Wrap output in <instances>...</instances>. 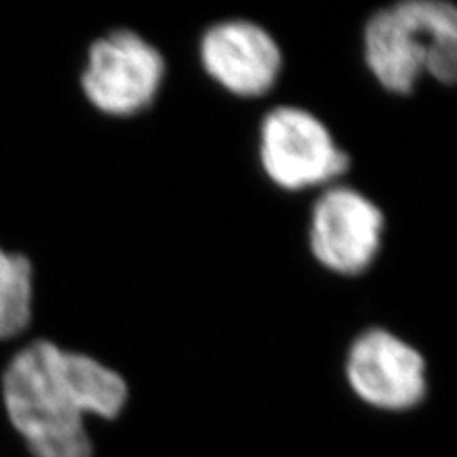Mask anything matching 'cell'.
<instances>
[{
    "label": "cell",
    "mask_w": 457,
    "mask_h": 457,
    "mask_svg": "<svg viewBox=\"0 0 457 457\" xmlns=\"http://www.w3.org/2000/svg\"><path fill=\"white\" fill-rule=\"evenodd\" d=\"M128 395L119 371L46 339L23 347L3 376L6 413L35 457H92L86 416L117 418Z\"/></svg>",
    "instance_id": "cell-1"
},
{
    "label": "cell",
    "mask_w": 457,
    "mask_h": 457,
    "mask_svg": "<svg viewBox=\"0 0 457 457\" xmlns=\"http://www.w3.org/2000/svg\"><path fill=\"white\" fill-rule=\"evenodd\" d=\"M370 75L391 94L410 96L423 77L453 84L457 10L442 0H404L371 13L362 35Z\"/></svg>",
    "instance_id": "cell-2"
},
{
    "label": "cell",
    "mask_w": 457,
    "mask_h": 457,
    "mask_svg": "<svg viewBox=\"0 0 457 457\" xmlns=\"http://www.w3.org/2000/svg\"><path fill=\"white\" fill-rule=\"evenodd\" d=\"M257 153L270 183L290 193L328 187L351 164L317 114L295 105H278L265 114Z\"/></svg>",
    "instance_id": "cell-3"
},
{
    "label": "cell",
    "mask_w": 457,
    "mask_h": 457,
    "mask_svg": "<svg viewBox=\"0 0 457 457\" xmlns=\"http://www.w3.org/2000/svg\"><path fill=\"white\" fill-rule=\"evenodd\" d=\"M164 79L161 50L130 29H114L90 45L80 88L96 111L128 119L154 104Z\"/></svg>",
    "instance_id": "cell-4"
},
{
    "label": "cell",
    "mask_w": 457,
    "mask_h": 457,
    "mask_svg": "<svg viewBox=\"0 0 457 457\" xmlns=\"http://www.w3.org/2000/svg\"><path fill=\"white\" fill-rule=\"evenodd\" d=\"M385 213L361 191L330 185L314 200L309 221V248L314 260L336 275H362L378 260Z\"/></svg>",
    "instance_id": "cell-5"
},
{
    "label": "cell",
    "mask_w": 457,
    "mask_h": 457,
    "mask_svg": "<svg viewBox=\"0 0 457 457\" xmlns=\"http://www.w3.org/2000/svg\"><path fill=\"white\" fill-rule=\"evenodd\" d=\"M345 378L362 403L385 411L411 410L427 396L423 354L385 328H370L353 339Z\"/></svg>",
    "instance_id": "cell-6"
},
{
    "label": "cell",
    "mask_w": 457,
    "mask_h": 457,
    "mask_svg": "<svg viewBox=\"0 0 457 457\" xmlns=\"http://www.w3.org/2000/svg\"><path fill=\"white\" fill-rule=\"evenodd\" d=\"M198 57L213 82L245 99L273 90L284 63L275 37L248 20H225L208 27L200 37Z\"/></svg>",
    "instance_id": "cell-7"
},
{
    "label": "cell",
    "mask_w": 457,
    "mask_h": 457,
    "mask_svg": "<svg viewBox=\"0 0 457 457\" xmlns=\"http://www.w3.org/2000/svg\"><path fill=\"white\" fill-rule=\"evenodd\" d=\"M33 265L29 257L0 248V339L23 334L33 319Z\"/></svg>",
    "instance_id": "cell-8"
}]
</instances>
